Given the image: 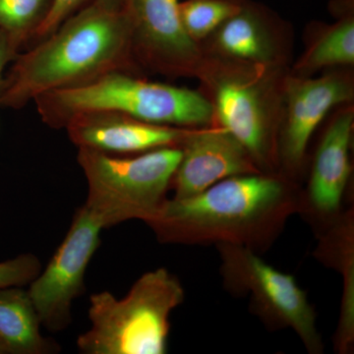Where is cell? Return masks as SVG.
Instances as JSON below:
<instances>
[{"instance_id": "30bf717a", "label": "cell", "mask_w": 354, "mask_h": 354, "mask_svg": "<svg viewBox=\"0 0 354 354\" xmlns=\"http://www.w3.org/2000/svg\"><path fill=\"white\" fill-rule=\"evenodd\" d=\"M139 66L167 77H195L204 51L184 29L179 0H127Z\"/></svg>"}, {"instance_id": "4fadbf2b", "label": "cell", "mask_w": 354, "mask_h": 354, "mask_svg": "<svg viewBox=\"0 0 354 354\" xmlns=\"http://www.w3.org/2000/svg\"><path fill=\"white\" fill-rule=\"evenodd\" d=\"M64 129L78 148L124 156L180 147L193 128L153 124L125 114L95 111L73 116Z\"/></svg>"}, {"instance_id": "8fae6325", "label": "cell", "mask_w": 354, "mask_h": 354, "mask_svg": "<svg viewBox=\"0 0 354 354\" xmlns=\"http://www.w3.org/2000/svg\"><path fill=\"white\" fill-rule=\"evenodd\" d=\"M288 25L258 2L241 8L201 44L208 55L266 66L286 67L290 53Z\"/></svg>"}, {"instance_id": "8992f818", "label": "cell", "mask_w": 354, "mask_h": 354, "mask_svg": "<svg viewBox=\"0 0 354 354\" xmlns=\"http://www.w3.org/2000/svg\"><path fill=\"white\" fill-rule=\"evenodd\" d=\"M180 158V147L131 157L78 148L77 160L88 185L84 206L104 228L130 220L147 223L167 200Z\"/></svg>"}, {"instance_id": "d6986e66", "label": "cell", "mask_w": 354, "mask_h": 354, "mask_svg": "<svg viewBox=\"0 0 354 354\" xmlns=\"http://www.w3.org/2000/svg\"><path fill=\"white\" fill-rule=\"evenodd\" d=\"M351 216L339 221V225L330 232L335 245L339 248L341 257L333 260V263L341 265V270L346 279V290L342 300L341 323L337 332V341L339 344H348L354 337V304H353V230Z\"/></svg>"}, {"instance_id": "3957f363", "label": "cell", "mask_w": 354, "mask_h": 354, "mask_svg": "<svg viewBox=\"0 0 354 354\" xmlns=\"http://www.w3.org/2000/svg\"><path fill=\"white\" fill-rule=\"evenodd\" d=\"M286 67L266 66L204 53L196 73L214 122L244 146L258 169L276 174Z\"/></svg>"}, {"instance_id": "ffe728a7", "label": "cell", "mask_w": 354, "mask_h": 354, "mask_svg": "<svg viewBox=\"0 0 354 354\" xmlns=\"http://www.w3.org/2000/svg\"><path fill=\"white\" fill-rule=\"evenodd\" d=\"M41 271L39 258L32 254H22L0 263V290L30 285Z\"/></svg>"}, {"instance_id": "2e32d148", "label": "cell", "mask_w": 354, "mask_h": 354, "mask_svg": "<svg viewBox=\"0 0 354 354\" xmlns=\"http://www.w3.org/2000/svg\"><path fill=\"white\" fill-rule=\"evenodd\" d=\"M332 8L337 20L321 28L320 34L295 62L291 74L307 77L321 70L354 64L353 0H335Z\"/></svg>"}, {"instance_id": "277c9868", "label": "cell", "mask_w": 354, "mask_h": 354, "mask_svg": "<svg viewBox=\"0 0 354 354\" xmlns=\"http://www.w3.org/2000/svg\"><path fill=\"white\" fill-rule=\"evenodd\" d=\"M34 102L41 121L53 129H62L78 114L95 111L167 127L196 128L214 122L213 108L200 91L151 82L127 71L109 72L82 85L51 91Z\"/></svg>"}, {"instance_id": "52a82bcc", "label": "cell", "mask_w": 354, "mask_h": 354, "mask_svg": "<svg viewBox=\"0 0 354 354\" xmlns=\"http://www.w3.org/2000/svg\"><path fill=\"white\" fill-rule=\"evenodd\" d=\"M216 248L227 290L250 295L254 308L265 323L292 330L309 353H322L315 312L292 276L274 269L245 246L218 244Z\"/></svg>"}, {"instance_id": "603a6c76", "label": "cell", "mask_w": 354, "mask_h": 354, "mask_svg": "<svg viewBox=\"0 0 354 354\" xmlns=\"http://www.w3.org/2000/svg\"><path fill=\"white\" fill-rule=\"evenodd\" d=\"M0 354H6V353H4V349L1 346H0Z\"/></svg>"}, {"instance_id": "7a4b0ae2", "label": "cell", "mask_w": 354, "mask_h": 354, "mask_svg": "<svg viewBox=\"0 0 354 354\" xmlns=\"http://www.w3.org/2000/svg\"><path fill=\"white\" fill-rule=\"evenodd\" d=\"M302 207L290 178L259 172L228 177L186 199H167L147 225L162 243L234 244L257 251Z\"/></svg>"}, {"instance_id": "7c38bea8", "label": "cell", "mask_w": 354, "mask_h": 354, "mask_svg": "<svg viewBox=\"0 0 354 354\" xmlns=\"http://www.w3.org/2000/svg\"><path fill=\"white\" fill-rule=\"evenodd\" d=\"M180 149L174 199L195 196L228 177L262 172L241 142L216 123L193 128Z\"/></svg>"}, {"instance_id": "5bb4252c", "label": "cell", "mask_w": 354, "mask_h": 354, "mask_svg": "<svg viewBox=\"0 0 354 354\" xmlns=\"http://www.w3.org/2000/svg\"><path fill=\"white\" fill-rule=\"evenodd\" d=\"M353 123V106H341L317 149L306 195L308 207L316 215L334 216L341 209L351 177Z\"/></svg>"}, {"instance_id": "ba28073f", "label": "cell", "mask_w": 354, "mask_h": 354, "mask_svg": "<svg viewBox=\"0 0 354 354\" xmlns=\"http://www.w3.org/2000/svg\"><path fill=\"white\" fill-rule=\"evenodd\" d=\"M104 230L83 206L77 209L66 236L46 269L30 283L29 293L41 326L50 332L66 329L72 304L85 290V274Z\"/></svg>"}, {"instance_id": "ac0fdd59", "label": "cell", "mask_w": 354, "mask_h": 354, "mask_svg": "<svg viewBox=\"0 0 354 354\" xmlns=\"http://www.w3.org/2000/svg\"><path fill=\"white\" fill-rule=\"evenodd\" d=\"M241 0H185L179 4L181 21L190 38L201 44L241 8Z\"/></svg>"}, {"instance_id": "7402d4cb", "label": "cell", "mask_w": 354, "mask_h": 354, "mask_svg": "<svg viewBox=\"0 0 354 354\" xmlns=\"http://www.w3.org/2000/svg\"><path fill=\"white\" fill-rule=\"evenodd\" d=\"M18 55L19 53L11 46L6 37L0 32V93L6 81L7 66L15 59Z\"/></svg>"}, {"instance_id": "9c48e42d", "label": "cell", "mask_w": 354, "mask_h": 354, "mask_svg": "<svg viewBox=\"0 0 354 354\" xmlns=\"http://www.w3.org/2000/svg\"><path fill=\"white\" fill-rule=\"evenodd\" d=\"M353 95V74L342 67L316 78L288 73L278 137V167L283 176L290 179L301 169L317 128L332 109L351 104Z\"/></svg>"}, {"instance_id": "e0dca14e", "label": "cell", "mask_w": 354, "mask_h": 354, "mask_svg": "<svg viewBox=\"0 0 354 354\" xmlns=\"http://www.w3.org/2000/svg\"><path fill=\"white\" fill-rule=\"evenodd\" d=\"M53 0H0V32L18 53L34 41Z\"/></svg>"}, {"instance_id": "cb8c5ba5", "label": "cell", "mask_w": 354, "mask_h": 354, "mask_svg": "<svg viewBox=\"0 0 354 354\" xmlns=\"http://www.w3.org/2000/svg\"><path fill=\"white\" fill-rule=\"evenodd\" d=\"M234 1H239V0H234Z\"/></svg>"}, {"instance_id": "44dd1931", "label": "cell", "mask_w": 354, "mask_h": 354, "mask_svg": "<svg viewBox=\"0 0 354 354\" xmlns=\"http://www.w3.org/2000/svg\"><path fill=\"white\" fill-rule=\"evenodd\" d=\"M92 1L93 0H53L48 17L44 20V24L39 28L36 37H35V43L46 38L67 18Z\"/></svg>"}, {"instance_id": "9a60e30c", "label": "cell", "mask_w": 354, "mask_h": 354, "mask_svg": "<svg viewBox=\"0 0 354 354\" xmlns=\"http://www.w3.org/2000/svg\"><path fill=\"white\" fill-rule=\"evenodd\" d=\"M41 321L28 290L22 286L0 290V346L6 354H50L57 342L41 335Z\"/></svg>"}, {"instance_id": "5b68a950", "label": "cell", "mask_w": 354, "mask_h": 354, "mask_svg": "<svg viewBox=\"0 0 354 354\" xmlns=\"http://www.w3.org/2000/svg\"><path fill=\"white\" fill-rule=\"evenodd\" d=\"M184 297L180 281L164 268L144 274L121 299L109 291L95 293L91 329L79 335L77 346L86 354H164L171 312Z\"/></svg>"}, {"instance_id": "6da1fadb", "label": "cell", "mask_w": 354, "mask_h": 354, "mask_svg": "<svg viewBox=\"0 0 354 354\" xmlns=\"http://www.w3.org/2000/svg\"><path fill=\"white\" fill-rule=\"evenodd\" d=\"M127 0H93L20 53L6 74L0 108L19 109L39 95L111 71L134 73Z\"/></svg>"}]
</instances>
